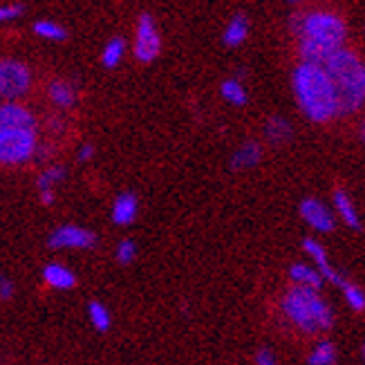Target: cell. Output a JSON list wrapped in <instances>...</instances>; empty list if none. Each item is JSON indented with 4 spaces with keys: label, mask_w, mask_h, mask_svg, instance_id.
I'll list each match as a JSON object with an SVG mask.
<instances>
[{
    "label": "cell",
    "mask_w": 365,
    "mask_h": 365,
    "mask_svg": "<svg viewBox=\"0 0 365 365\" xmlns=\"http://www.w3.org/2000/svg\"><path fill=\"white\" fill-rule=\"evenodd\" d=\"M294 34L298 36V52L303 63L325 66L339 50L345 47L347 25L334 11L316 9L298 14L292 23Z\"/></svg>",
    "instance_id": "1"
},
{
    "label": "cell",
    "mask_w": 365,
    "mask_h": 365,
    "mask_svg": "<svg viewBox=\"0 0 365 365\" xmlns=\"http://www.w3.org/2000/svg\"><path fill=\"white\" fill-rule=\"evenodd\" d=\"M292 90L300 113L309 121L327 123L339 117L336 88L323 66L300 63L292 74Z\"/></svg>",
    "instance_id": "2"
},
{
    "label": "cell",
    "mask_w": 365,
    "mask_h": 365,
    "mask_svg": "<svg viewBox=\"0 0 365 365\" xmlns=\"http://www.w3.org/2000/svg\"><path fill=\"white\" fill-rule=\"evenodd\" d=\"M280 314L292 327L303 334H321L334 325V312L329 303L316 289L292 287L284 292L280 300Z\"/></svg>",
    "instance_id": "3"
},
{
    "label": "cell",
    "mask_w": 365,
    "mask_h": 365,
    "mask_svg": "<svg viewBox=\"0 0 365 365\" xmlns=\"http://www.w3.org/2000/svg\"><path fill=\"white\" fill-rule=\"evenodd\" d=\"M339 97V117L354 115L365 106V61L343 47L325 66Z\"/></svg>",
    "instance_id": "4"
},
{
    "label": "cell",
    "mask_w": 365,
    "mask_h": 365,
    "mask_svg": "<svg viewBox=\"0 0 365 365\" xmlns=\"http://www.w3.org/2000/svg\"><path fill=\"white\" fill-rule=\"evenodd\" d=\"M36 128H0V166H23L36 160Z\"/></svg>",
    "instance_id": "5"
},
{
    "label": "cell",
    "mask_w": 365,
    "mask_h": 365,
    "mask_svg": "<svg viewBox=\"0 0 365 365\" xmlns=\"http://www.w3.org/2000/svg\"><path fill=\"white\" fill-rule=\"evenodd\" d=\"M31 88V72L23 61L0 58V99L19 101Z\"/></svg>",
    "instance_id": "6"
},
{
    "label": "cell",
    "mask_w": 365,
    "mask_h": 365,
    "mask_svg": "<svg viewBox=\"0 0 365 365\" xmlns=\"http://www.w3.org/2000/svg\"><path fill=\"white\" fill-rule=\"evenodd\" d=\"M135 58L139 63H153L162 52V36L150 14H141L135 31Z\"/></svg>",
    "instance_id": "7"
},
{
    "label": "cell",
    "mask_w": 365,
    "mask_h": 365,
    "mask_svg": "<svg viewBox=\"0 0 365 365\" xmlns=\"http://www.w3.org/2000/svg\"><path fill=\"white\" fill-rule=\"evenodd\" d=\"M47 247L56 251L92 249V247H97V233L78 225H61L50 233V237H47Z\"/></svg>",
    "instance_id": "8"
},
{
    "label": "cell",
    "mask_w": 365,
    "mask_h": 365,
    "mask_svg": "<svg viewBox=\"0 0 365 365\" xmlns=\"http://www.w3.org/2000/svg\"><path fill=\"white\" fill-rule=\"evenodd\" d=\"M300 217L316 233H331L336 229V213L319 197H305L300 202Z\"/></svg>",
    "instance_id": "9"
},
{
    "label": "cell",
    "mask_w": 365,
    "mask_h": 365,
    "mask_svg": "<svg viewBox=\"0 0 365 365\" xmlns=\"http://www.w3.org/2000/svg\"><path fill=\"white\" fill-rule=\"evenodd\" d=\"M303 251H305V256L312 260V264L323 274L325 282H331L334 287L341 289V284H343L347 278L339 272V269H336L334 264L329 262L325 247H323L319 240H312V237H305V240H303Z\"/></svg>",
    "instance_id": "10"
},
{
    "label": "cell",
    "mask_w": 365,
    "mask_h": 365,
    "mask_svg": "<svg viewBox=\"0 0 365 365\" xmlns=\"http://www.w3.org/2000/svg\"><path fill=\"white\" fill-rule=\"evenodd\" d=\"M0 128H36V117L19 101L0 106Z\"/></svg>",
    "instance_id": "11"
},
{
    "label": "cell",
    "mask_w": 365,
    "mask_h": 365,
    "mask_svg": "<svg viewBox=\"0 0 365 365\" xmlns=\"http://www.w3.org/2000/svg\"><path fill=\"white\" fill-rule=\"evenodd\" d=\"M139 215V200L135 193H121L113 202V211L110 217L117 227H130Z\"/></svg>",
    "instance_id": "12"
},
{
    "label": "cell",
    "mask_w": 365,
    "mask_h": 365,
    "mask_svg": "<svg viewBox=\"0 0 365 365\" xmlns=\"http://www.w3.org/2000/svg\"><path fill=\"white\" fill-rule=\"evenodd\" d=\"M289 280L294 287H305V289H316V292H321V287L325 284L323 274L314 264H307V262H294L289 267Z\"/></svg>",
    "instance_id": "13"
},
{
    "label": "cell",
    "mask_w": 365,
    "mask_h": 365,
    "mask_svg": "<svg viewBox=\"0 0 365 365\" xmlns=\"http://www.w3.org/2000/svg\"><path fill=\"white\" fill-rule=\"evenodd\" d=\"M43 280L47 287L58 289V292H68L76 284V276L72 269H68L66 264H58V262H50L43 269Z\"/></svg>",
    "instance_id": "14"
},
{
    "label": "cell",
    "mask_w": 365,
    "mask_h": 365,
    "mask_svg": "<svg viewBox=\"0 0 365 365\" xmlns=\"http://www.w3.org/2000/svg\"><path fill=\"white\" fill-rule=\"evenodd\" d=\"M331 206H334L336 217L343 222L345 227H350V229L361 227L359 211H356V206H354V202H352V197H350L347 190H336L334 197H331Z\"/></svg>",
    "instance_id": "15"
},
{
    "label": "cell",
    "mask_w": 365,
    "mask_h": 365,
    "mask_svg": "<svg viewBox=\"0 0 365 365\" xmlns=\"http://www.w3.org/2000/svg\"><path fill=\"white\" fill-rule=\"evenodd\" d=\"M262 160V146L258 141H245V144L231 155V168L233 170H249L253 166H258Z\"/></svg>",
    "instance_id": "16"
},
{
    "label": "cell",
    "mask_w": 365,
    "mask_h": 365,
    "mask_svg": "<svg viewBox=\"0 0 365 365\" xmlns=\"http://www.w3.org/2000/svg\"><path fill=\"white\" fill-rule=\"evenodd\" d=\"M264 137L272 146H282V144H287V141H292L294 128L284 117L274 115V117H269V121L264 123Z\"/></svg>",
    "instance_id": "17"
},
{
    "label": "cell",
    "mask_w": 365,
    "mask_h": 365,
    "mask_svg": "<svg viewBox=\"0 0 365 365\" xmlns=\"http://www.w3.org/2000/svg\"><path fill=\"white\" fill-rule=\"evenodd\" d=\"M47 97L50 101L61 108V110H70L76 103V88L70 81H63V78H56L50 86H47Z\"/></svg>",
    "instance_id": "18"
},
{
    "label": "cell",
    "mask_w": 365,
    "mask_h": 365,
    "mask_svg": "<svg viewBox=\"0 0 365 365\" xmlns=\"http://www.w3.org/2000/svg\"><path fill=\"white\" fill-rule=\"evenodd\" d=\"M249 36V21L245 14H235L227 23L225 34H222V43L227 47H240Z\"/></svg>",
    "instance_id": "19"
},
{
    "label": "cell",
    "mask_w": 365,
    "mask_h": 365,
    "mask_svg": "<svg viewBox=\"0 0 365 365\" xmlns=\"http://www.w3.org/2000/svg\"><path fill=\"white\" fill-rule=\"evenodd\" d=\"M220 94H222V99H225L227 103L231 106H237V108H242L247 103V88L242 86L240 78H227V81H222L220 86Z\"/></svg>",
    "instance_id": "20"
},
{
    "label": "cell",
    "mask_w": 365,
    "mask_h": 365,
    "mask_svg": "<svg viewBox=\"0 0 365 365\" xmlns=\"http://www.w3.org/2000/svg\"><path fill=\"white\" fill-rule=\"evenodd\" d=\"M123 56H125V41L121 36H113L106 43V47H103L101 63H103V68L115 70L119 63L123 61Z\"/></svg>",
    "instance_id": "21"
},
{
    "label": "cell",
    "mask_w": 365,
    "mask_h": 365,
    "mask_svg": "<svg viewBox=\"0 0 365 365\" xmlns=\"http://www.w3.org/2000/svg\"><path fill=\"white\" fill-rule=\"evenodd\" d=\"M336 363V347L331 341H319L307 356V365H334Z\"/></svg>",
    "instance_id": "22"
},
{
    "label": "cell",
    "mask_w": 365,
    "mask_h": 365,
    "mask_svg": "<svg viewBox=\"0 0 365 365\" xmlns=\"http://www.w3.org/2000/svg\"><path fill=\"white\" fill-rule=\"evenodd\" d=\"M88 319L92 323V327L97 329V331H108L110 325H113V316H110V309L99 303V300H92V303L88 305Z\"/></svg>",
    "instance_id": "23"
},
{
    "label": "cell",
    "mask_w": 365,
    "mask_h": 365,
    "mask_svg": "<svg viewBox=\"0 0 365 365\" xmlns=\"http://www.w3.org/2000/svg\"><path fill=\"white\" fill-rule=\"evenodd\" d=\"M66 178H68V173H66V168H63V166H58V164L47 166L38 175V182H36L38 190H54Z\"/></svg>",
    "instance_id": "24"
},
{
    "label": "cell",
    "mask_w": 365,
    "mask_h": 365,
    "mask_svg": "<svg viewBox=\"0 0 365 365\" xmlns=\"http://www.w3.org/2000/svg\"><path fill=\"white\" fill-rule=\"evenodd\" d=\"M341 292H343V298H345L347 307L354 309V312H365V292L359 287V284L345 280L341 284Z\"/></svg>",
    "instance_id": "25"
},
{
    "label": "cell",
    "mask_w": 365,
    "mask_h": 365,
    "mask_svg": "<svg viewBox=\"0 0 365 365\" xmlns=\"http://www.w3.org/2000/svg\"><path fill=\"white\" fill-rule=\"evenodd\" d=\"M34 34L45 38V41H66L68 38L66 27H61L54 21H36L34 23Z\"/></svg>",
    "instance_id": "26"
},
{
    "label": "cell",
    "mask_w": 365,
    "mask_h": 365,
    "mask_svg": "<svg viewBox=\"0 0 365 365\" xmlns=\"http://www.w3.org/2000/svg\"><path fill=\"white\" fill-rule=\"evenodd\" d=\"M115 256H117V262L119 264H130V262H135V258H137V245H135V240H130V237H123V240L117 245Z\"/></svg>",
    "instance_id": "27"
},
{
    "label": "cell",
    "mask_w": 365,
    "mask_h": 365,
    "mask_svg": "<svg viewBox=\"0 0 365 365\" xmlns=\"http://www.w3.org/2000/svg\"><path fill=\"white\" fill-rule=\"evenodd\" d=\"M23 11H25L23 5H0V23H7V21L19 19Z\"/></svg>",
    "instance_id": "28"
},
{
    "label": "cell",
    "mask_w": 365,
    "mask_h": 365,
    "mask_svg": "<svg viewBox=\"0 0 365 365\" xmlns=\"http://www.w3.org/2000/svg\"><path fill=\"white\" fill-rule=\"evenodd\" d=\"M16 294V282L5 276V274H0V300H11Z\"/></svg>",
    "instance_id": "29"
},
{
    "label": "cell",
    "mask_w": 365,
    "mask_h": 365,
    "mask_svg": "<svg viewBox=\"0 0 365 365\" xmlns=\"http://www.w3.org/2000/svg\"><path fill=\"white\" fill-rule=\"evenodd\" d=\"M253 363L256 365H278V359L272 350H269V347H260V350L256 352V356H253Z\"/></svg>",
    "instance_id": "30"
},
{
    "label": "cell",
    "mask_w": 365,
    "mask_h": 365,
    "mask_svg": "<svg viewBox=\"0 0 365 365\" xmlns=\"http://www.w3.org/2000/svg\"><path fill=\"white\" fill-rule=\"evenodd\" d=\"M92 157H94V146L92 144H83L81 148H78V153H76V160L81 162V164H88Z\"/></svg>",
    "instance_id": "31"
},
{
    "label": "cell",
    "mask_w": 365,
    "mask_h": 365,
    "mask_svg": "<svg viewBox=\"0 0 365 365\" xmlns=\"http://www.w3.org/2000/svg\"><path fill=\"white\" fill-rule=\"evenodd\" d=\"M38 197H41V204L52 206L56 202V190H38Z\"/></svg>",
    "instance_id": "32"
},
{
    "label": "cell",
    "mask_w": 365,
    "mask_h": 365,
    "mask_svg": "<svg viewBox=\"0 0 365 365\" xmlns=\"http://www.w3.org/2000/svg\"><path fill=\"white\" fill-rule=\"evenodd\" d=\"M361 137H363V141H365V123L361 125Z\"/></svg>",
    "instance_id": "33"
},
{
    "label": "cell",
    "mask_w": 365,
    "mask_h": 365,
    "mask_svg": "<svg viewBox=\"0 0 365 365\" xmlns=\"http://www.w3.org/2000/svg\"><path fill=\"white\" fill-rule=\"evenodd\" d=\"M363 361H365V343H363Z\"/></svg>",
    "instance_id": "34"
},
{
    "label": "cell",
    "mask_w": 365,
    "mask_h": 365,
    "mask_svg": "<svg viewBox=\"0 0 365 365\" xmlns=\"http://www.w3.org/2000/svg\"><path fill=\"white\" fill-rule=\"evenodd\" d=\"M287 3H298V0H287Z\"/></svg>",
    "instance_id": "35"
}]
</instances>
